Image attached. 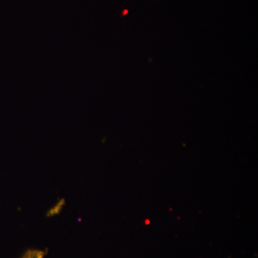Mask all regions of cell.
I'll list each match as a JSON object with an SVG mask.
<instances>
[{
  "label": "cell",
  "instance_id": "cell-1",
  "mask_svg": "<svg viewBox=\"0 0 258 258\" xmlns=\"http://www.w3.org/2000/svg\"><path fill=\"white\" fill-rule=\"evenodd\" d=\"M41 253V252H29L28 253L25 254V255H24V257L22 258H37V256Z\"/></svg>",
  "mask_w": 258,
  "mask_h": 258
}]
</instances>
